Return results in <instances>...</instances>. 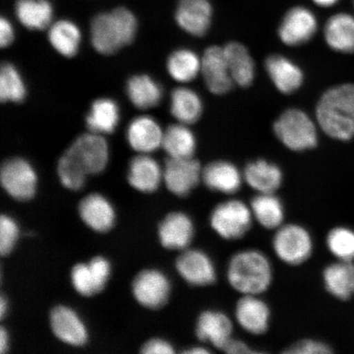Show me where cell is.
<instances>
[{
  "label": "cell",
  "mask_w": 354,
  "mask_h": 354,
  "mask_svg": "<svg viewBox=\"0 0 354 354\" xmlns=\"http://www.w3.org/2000/svg\"><path fill=\"white\" fill-rule=\"evenodd\" d=\"M271 261L255 249L238 251L230 259L225 277L230 286L241 295H261L273 281Z\"/></svg>",
  "instance_id": "obj_1"
},
{
  "label": "cell",
  "mask_w": 354,
  "mask_h": 354,
  "mask_svg": "<svg viewBox=\"0 0 354 354\" xmlns=\"http://www.w3.org/2000/svg\"><path fill=\"white\" fill-rule=\"evenodd\" d=\"M137 30L138 21L134 13L125 7L115 8L93 17L91 44L100 54L112 55L134 41Z\"/></svg>",
  "instance_id": "obj_2"
},
{
  "label": "cell",
  "mask_w": 354,
  "mask_h": 354,
  "mask_svg": "<svg viewBox=\"0 0 354 354\" xmlns=\"http://www.w3.org/2000/svg\"><path fill=\"white\" fill-rule=\"evenodd\" d=\"M318 125L327 136L347 141L354 136V85L344 84L329 88L318 101Z\"/></svg>",
  "instance_id": "obj_3"
},
{
  "label": "cell",
  "mask_w": 354,
  "mask_h": 354,
  "mask_svg": "<svg viewBox=\"0 0 354 354\" xmlns=\"http://www.w3.org/2000/svg\"><path fill=\"white\" fill-rule=\"evenodd\" d=\"M250 206L240 199H228L211 212L210 227L225 241H239L250 232L254 223Z\"/></svg>",
  "instance_id": "obj_4"
},
{
  "label": "cell",
  "mask_w": 354,
  "mask_h": 354,
  "mask_svg": "<svg viewBox=\"0 0 354 354\" xmlns=\"http://www.w3.org/2000/svg\"><path fill=\"white\" fill-rule=\"evenodd\" d=\"M273 129L281 142L293 151L313 149L318 142L315 123L300 109L285 111L274 123Z\"/></svg>",
  "instance_id": "obj_5"
},
{
  "label": "cell",
  "mask_w": 354,
  "mask_h": 354,
  "mask_svg": "<svg viewBox=\"0 0 354 354\" xmlns=\"http://www.w3.org/2000/svg\"><path fill=\"white\" fill-rule=\"evenodd\" d=\"M272 246L279 260L296 267L306 263L312 256L313 241L311 234L304 225L288 223L276 230Z\"/></svg>",
  "instance_id": "obj_6"
},
{
  "label": "cell",
  "mask_w": 354,
  "mask_h": 354,
  "mask_svg": "<svg viewBox=\"0 0 354 354\" xmlns=\"http://www.w3.org/2000/svg\"><path fill=\"white\" fill-rule=\"evenodd\" d=\"M0 183L8 196L17 201L26 202L32 199L37 192L38 176L26 159L11 158L3 162Z\"/></svg>",
  "instance_id": "obj_7"
},
{
  "label": "cell",
  "mask_w": 354,
  "mask_h": 354,
  "mask_svg": "<svg viewBox=\"0 0 354 354\" xmlns=\"http://www.w3.org/2000/svg\"><path fill=\"white\" fill-rule=\"evenodd\" d=\"M171 283L165 272L145 269L137 274L132 282V294L141 306L160 309L169 301Z\"/></svg>",
  "instance_id": "obj_8"
},
{
  "label": "cell",
  "mask_w": 354,
  "mask_h": 354,
  "mask_svg": "<svg viewBox=\"0 0 354 354\" xmlns=\"http://www.w3.org/2000/svg\"><path fill=\"white\" fill-rule=\"evenodd\" d=\"M88 175H98L105 170L109 160L107 140L102 135L88 132L77 137L66 150Z\"/></svg>",
  "instance_id": "obj_9"
},
{
  "label": "cell",
  "mask_w": 354,
  "mask_h": 354,
  "mask_svg": "<svg viewBox=\"0 0 354 354\" xmlns=\"http://www.w3.org/2000/svg\"><path fill=\"white\" fill-rule=\"evenodd\" d=\"M175 267L180 277L189 286L207 287L214 285L218 279L216 266L206 252L188 249L180 252Z\"/></svg>",
  "instance_id": "obj_10"
},
{
  "label": "cell",
  "mask_w": 354,
  "mask_h": 354,
  "mask_svg": "<svg viewBox=\"0 0 354 354\" xmlns=\"http://www.w3.org/2000/svg\"><path fill=\"white\" fill-rule=\"evenodd\" d=\"M203 168L194 158H168L163 169V181L177 197H187L202 181Z\"/></svg>",
  "instance_id": "obj_11"
},
{
  "label": "cell",
  "mask_w": 354,
  "mask_h": 354,
  "mask_svg": "<svg viewBox=\"0 0 354 354\" xmlns=\"http://www.w3.org/2000/svg\"><path fill=\"white\" fill-rule=\"evenodd\" d=\"M201 73L207 90L216 95L227 94L234 86L224 48L214 46L207 48L201 59Z\"/></svg>",
  "instance_id": "obj_12"
},
{
  "label": "cell",
  "mask_w": 354,
  "mask_h": 354,
  "mask_svg": "<svg viewBox=\"0 0 354 354\" xmlns=\"http://www.w3.org/2000/svg\"><path fill=\"white\" fill-rule=\"evenodd\" d=\"M158 234L163 248L168 250L181 252L192 245L196 234V227L188 214L175 211L169 212L161 221Z\"/></svg>",
  "instance_id": "obj_13"
},
{
  "label": "cell",
  "mask_w": 354,
  "mask_h": 354,
  "mask_svg": "<svg viewBox=\"0 0 354 354\" xmlns=\"http://www.w3.org/2000/svg\"><path fill=\"white\" fill-rule=\"evenodd\" d=\"M317 20L311 10L304 7L291 8L278 30L279 37L288 46H299L310 41L316 34Z\"/></svg>",
  "instance_id": "obj_14"
},
{
  "label": "cell",
  "mask_w": 354,
  "mask_h": 354,
  "mask_svg": "<svg viewBox=\"0 0 354 354\" xmlns=\"http://www.w3.org/2000/svg\"><path fill=\"white\" fill-rule=\"evenodd\" d=\"M50 324L57 339L74 347H82L88 342V333L81 317L73 308L64 305L53 308Z\"/></svg>",
  "instance_id": "obj_15"
},
{
  "label": "cell",
  "mask_w": 354,
  "mask_h": 354,
  "mask_svg": "<svg viewBox=\"0 0 354 354\" xmlns=\"http://www.w3.org/2000/svg\"><path fill=\"white\" fill-rule=\"evenodd\" d=\"M233 331L231 318L218 310H205L197 318L196 337L218 351H223L225 345L233 338Z\"/></svg>",
  "instance_id": "obj_16"
},
{
  "label": "cell",
  "mask_w": 354,
  "mask_h": 354,
  "mask_svg": "<svg viewBox=\"0 0 354 354\" xmlns=\"http://www.w3.org/2000/svg\"><path fill=\"white\" fill-rule=\"evenodd\" d=\"M271 309L260 295H242L234 308L238 325L253 335H262L269 329Z\"/></svg>",
  "instance_id": "obj_17"
},
{
  "label": "cell",
  "mask_w": 354,
  "mask_h": 354,
  "mask_svg": "<svg viewBox=\"0 0 354 354\" xmlns=\"http://www.w3.org/2000/svg\"><path fill=\"white\" fill-rule=\"evenodd\" d=\"M212 16L209 0H179L175 12L177 25L184 32L197 37L209 32Z\"/></svg>",
  "instance_id": "obj_18"
},
{
  "label": "cell",
  "mask_w": 354,
  "mask_h": 354,
  "mask_svg": "<svg viewBox=\"0 0 354 354\" xmlns=\"http://www.w3.org/2000/svg\"><path fill=\"white\" fill-rule=\"evenodd\" d=\"M78 212L83 223L98 233L109 232L116 221V212L112 203L99 193L84 197L79 203Z\"/></svg>",
  "instance_id": "obj_19"
},
{
  "label": "cell",
  "mask_w": 354,
  "mask_h": 354,
  "mask_svg": "<svg viewBox=\"0 0 354 354\" xmlns=\"http://www.w3.org/2000/svg\"><path fill=\"white\" fill-rule=\"evenodd\" d=\"M162 127L154 118L149 116L137 117L129 123L127 129V140L135 151L149 154L162 147Z\"/></svg>",
  "instance_id": "obj_20"
},
{
  "label": "cell",
  "mask_w": 354,
  "mask_h": 354,
  "mask_svg": "<svg viewBox=\"0 0 354 354\" xmlns=\"http://www.w3.org/2000/svg\"><path fill=\"white\" fill-rule=\"evenodd\" d=\"M163 171L158 162L149 154L140 153L133 158L128 166L127 180L140 192L151 194L160 187Z\"/></svg>",
  "instance_id": "obj_21"
},
{
  "label": "cell",
  "mask_w": 354,
  "mask_h": 354,
  "mask_svg": "<svg viewBox=\"0 0 354 354\" xmlns=\"http://www.w3.org/2000/svg\"><path fill=\"white\" fill-rule=\"evenodd\" d=\"M243 176L233 163L218 160L203 168L202 181L205 187L221 194H234L241 189Z\"/></svg>",
  "instance_id": "obj_22"
},
{
  "label": "cell",
  "mask_w": 354,
  "mask_h": 354,
  "mask_svg": "<svg viewBox=\"0 0 354 354\" xmlns=\"http://www.w3.org/2000/svg\"><path fill=\"white\" fill-rule=\"evenodd\" d=\"M265 68L274 86L283 94H292L303 85V71L293 61L285 56H269L266 59Z\"/></svg>",
  "instance_id": "obj_23"
},
{
  "label": "cell",
  "mask_w": 354,
  "mask_h": 354,
  "mask_svg": "<svg viewBox=\"0 0 354 354\" xmlns=\"http://www.w3.org/2000/svg\"><path fill=\"white\" fill-rule=\"evenodd\" d=\"M243 176L246 184L258 194H275L283 183L281 168L263 159L250 162Z\"/></svg>",
  "instance_id": "obj_24"
},
{
  "label": "cell",
  "mask_w": 354,
  "mask_h": 354,
  "mask_svg": "<svg viewBox=\"0 0 354 354\" xmlns=\"http://www.w3.org/2000/svg\"><path fill=\"white\" fill-rule=\"evenodd\" d=\"M324 37L332 50L344 54L354 53V17L339 12L330 17L325 25Z\"/></svg>",
  "instance_id": "obj_25"
},
{
  "label": "cell",
  "mask_w": 354,
  "mask_h": 354,
  "mask_svg": "<svg viewBox=\"0 0 354 354\" xmlns=\"http://www.w3.org/2000/svg\"><path fill=\"white\" fill-rule=\"evenodd\" d=\"M126 91L131 103L139 109L156 107L163 95L160 84L146 74L135 75L128 79Z\"/></svg>",
  "instance_id": "obj_26"
},
{
  "label": "cell",
  "mask_w": 354,
  "mask_h": 354,
  "mask_svg": "<svg viewBox=\"0 0 354 354\" xmlns=\"http://www.w3.org/2000/svg\"><path fill=\"white\" fill-rule=\"evenodd\" d=\"M120 121V109L117 102L100 98L93 102L86 115L88 130L99 135L112 134Z\"/></svg>",
  "instance_id": "obj_27"
},
{
  "label": "cell",
  "mask_w": 354,
  "mask_h": 354,
  "mask_svg": "<svg viewBox=\"0 0 354 354\" xmlns=\"http://www.w3.org/2000/svg\"><path fill=\"white\" fill-rule=\"evenodd\" d=\"M250 206L254 219L263 228L276 231L285 224V207L275 194H258Z\"/></svg>",
  "instance_id": "obj_28"
},
{
  "label": "cell",
  "mask_w": 354,
  "mask_h": 354,
  "mask_svg": "<svg viewBox=\"0 0 354 354\" xmlns=\"http://www.w3.org/2000/svg\"><path fill=\"white\" fill-rule=\"evenodd\" d=\"M15 11L20 24L32 30L50 28L54 17V8L48 0H17Z\"/></svg>",
  "instance_id": "obj_29"
},
{
  "label": "cell",
  "mask_w": 354,
  "mask_h": 354,
  "mask_svg": "<svg viewBox=\"0 0 354 354\" xmlns=\"http://www.w3.org/2000/svg\"><path fill=\"white\" fill-rule=\"evenodd\" d=\"M223 48L234 82L241 87L250 86L255 78V64L249 50L238 42L229 43Z\"/></svg>",
  "instance_id": "obj_30"
},
{
  "label": "cell",
  "mask_w": 354,
  "mask_h": 354,
  "mask_svg": "<svg viewBox=\"0 0 354 354\" xmlns=\"http://www.w3.org/2000/svg\"><path fill=\"white\" fill-rule=\"evenodd\" d=\"M323 281L327 291L335 298L347 300L354 295V264L352 261H339L326 267Z\"/></svg>",
  "instance_id": "obj_31"
},
{
  "label": "cell",
  "mask_w": 354,
  "mask_h": 354,
  "mask_svg": "<svg viewBox=\"0 0 354 354\" xmlns=\"http://www.w3.org/2000/svg\"><path fill=\"white\" fill-rule=\"evenodd\" d=\"M48 39L57 53L65 57L77 55L82 42V32L73 21L61 19L50 26Z\"/></svg>",
  "instance_id": "obj_32"
},
{
  "label": "cell",
  "mask_w": 354,
  "mask_h": 354,
  "mask_svg": "<svg viewBox=\"0 0 354 354\" xmlns=\"http://www.w3.org/2000/svg\"><path fill=\"white\" fill-rule=\"evenodd\" d=\"M203 101L198 93L187 87L176 88L171 93L170 111L180 123H196L203 113Z\"/></svg>",
  "instance_id": "obj_33"
},
{
  "label": "cell",
  "mask_w": 354,
  "mask_h": 354,
  "mask_svg": "<svg viewBox=\"0 0 354 354\" xmlns=\"http://www.w3.org/2000/svg\"><path fill=\"white\" fill-rule=\"evenodd\" d=\"M162 147L165 149L168 158H193L196 150V139L187 125L183 123L174 124L167 128L163 135Z\"/></svg>",
  "instance_id": "obj_34"
},
{
  "label": "cell",
  "mask_w": 354,
  "mask_h": 354,
  "mask_svg": "<svg viewBox=\"0 0 354 354\" xmlns=\"http://www.w3.org/2000/svg\"><path fill=\"white\" fill-rule=\"evenodd\" d=\"M167 70L176 82L189 83L201 73V59L189 48H179L168 57Z\"/></svg>",
  "instance_id": "obj_35"
},
{
  "label": "cell",
  "mask_w": 354,
  "mask_h": 354,
  "mask_svg": "<svg viewBox=\"0 0 354 354\" xmlns=\"http://www.w3.org/2000/svg\"><path fill=\"white\" fill-rule=\"evenodd\" d=\"M28 91L24 77L15 65L4 63L0 69V99L3 103H21Z\"/></svg>",
  "instance_id": "obj_36"
},
{
  "label": "cell",
  "mask_w": 354,
  "mask_h": 354,
  "mask_svg": "<svg viewBox=\"0 0 354 354\" xmlns=\"http://www.w3.org/2000/svg\"><path fill=\"white\" fill-rule=\"evenodd\" d=\"M57 174L62 185L77 192L85 187L88 174L68 152L65 151L57 162Z\"/></svg>",
  "instance_id": "obj_37"
},
{
  "label": "cell",
  "mask_w": 354,
  "mask_h": 354,
  "mask_svg": "<svg viewBox=\"0 0 354 354\" xmlns=\"http://www.w3.org/2000/svg\"><path fill=\"white\" fill-rule=\"evenodd\" d=\"M327 247L340 261L354 259V232L344 227H336L327 234Z\"/></svg>",
  "instance_id": "obj_38"
},
{
  "label": "cell",
  "mask_w": 354,
  "mask_h": 354,
  "mask_svg": "<svg viewBox=\"0 0 354 354\" xmlns=\"http://www.w3.org/2000/svg\"><path fill=\"white\" fill-rule=\"evenodd\" d=\"M71 281L74 290L84 297L99 294L94 277L88 263H80L74 266L71 271Z\"/></svg>",
  "instance_id": "obj_39"
},
{
  "label": "cell",
  "mask_w": 354,
  "mask_h": 354,
  "mask_svg": "<svg viewBox=\"0 0 354 354\" xmlns=\"http://www.w3.org/2000/svg\"><path fill=\"white\" fill-rule=\"evenodd\" d=\"M19 238V227L10 216H0V254L8 256L15 249Z\"/></svg>",
  "instance_id": "obj_40"
},
{
  "label": "cell",
  "mask_w": 354,
  "mask_h": 354,
  "mask_svg": "<svg viewBox=\"0 0 354 354\" xmlns=\"http://www.w3.org/2000/svg\"><path fill=\"white\" fill-rule=\"evenodd\" d=\"M95 278L99 293L104 290L109 280L112 266L109 261L103 256H95L88 263Z\"/></svg>",
  "instance_id": "obj_41"
},
{
  "label": "cell",
  "mask_w": 354,
  "mask_h": 354,
  "mask_svg": "<svg viewBox=\"0 0 354 354\" xmlns=\"http://www.w3.org/2000/svg\"><path fill=\"white\" fill-rule=\"evenodd\" d=\"M286 354H330L331 348L318 340L305 339L290 345L282 352Z\"/></svg>",
  "instance_id": "obj_42"
},
{
  "label": "cell",
  "mask_w": 354,
  "mask_h": 354,
  "mask_svg": "<svg viewBox=\"0 0 354 354\" xmlns=\"http://www.w3.org/2000/svg\"><path fill=\"white\" fill-rule=\"evenodd\" d=\"M140 352L143 354H174L175 349L174 345L167 340L153 338L144 344Z\"/></svg>",
  "instance_id": "obj_43"
},
{
  "label": "cell",
  "mask_w": 354,
  "mask_h": 354,
  "mask_svg": "<svg viewBox=\"0 0 354 354\" xmlns=\"http://www.w3.org/2000/svg\"><path fill=\"white\" fill-rule=\"evenodd\" d=\"M228 354H259L264 353L263 351H255L250 345L242 342L241 339L232 338L223 349V351Z\"/></svg>",
  "instance_id": "obj_44"
},
{
  "label": "cell",
  "mask_w": 354,
  "mask_h": 354,
  "mask_svg": "<svg viewBox=\"0 0 354 354\" xmlns=\"http://www.w3.org/2000/svg\"><path fill=\"white\" fill-rule=\"evenodd\" d=\"M15 29L10 20L2 17L0 19V46L6 48L11 46L15 41Z\"/></svg>",
  "instance_id": "obj_45"
},
{
  "label": "cell",
  "mask_w": 354,
  "mask_h": 354,
  "mask_svg": "<svg viewBox=\"0 0 354 354\" xmlns=\"http://www.w3.org/2000/svg\"><path fill=\"white\" fill-rule=\"evenodd\" d=\"M8 347H10V337H8L7 330L1 326L0 328V353H6Z\"/></svg>",
  "instance_id": "obj_46"
},
{
  "label": "cell",
  "mask_w": 354,
  "mask_h": 354,
  "mask_svg": "<svg viewBox=\"0 0 354 354\" xmlns=\"http://www.w3.org/2000/svg\"><path fill=\"white\" fill-rule=\"evenodd\" d=\"M187 354H209L211 353L209 348L203 346H194L187 349L183 352Z\"/></svg>",
  "instance_id": "obj_47"
},
{
  "label": "cell",
  "mask_w": 354,
  "mask_h": 354,
  "mask_svg": "<svg viewBox=\"0 0 354 354\" xmlns=\"http://www.w3.org/2000/svg\"><path fill=\"white\" fill-rule=\"evenodd\" d=\"M8 311V301L4 295H1V298H0V317L1 319L6 315Z\"/></svg>",
  "instance_id": "obj_48"
},
{
  "label": "cell",
  "mask_w": 354,
  "mask_h": 354,
  "mask_svg": "<svg viewBox=\"0 0 354 354\" xmlns=\"http://www.w3.org/2000/svg\"><path fill=\"white\" fill-rule=\"evenodd\" d=\"M313 1L318 6L322 8H330L334 6L339 0H313Z\"/></svg>",
  "instance_id": "obj_49"
}]
</instances>
